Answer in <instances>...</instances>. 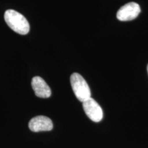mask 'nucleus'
Here are the masks:
<instances>
[{"mask_svg": "<svg viewBox=\"0 0 148 148\" xmlns=\"http://www.w3.org/2000/svg\"><path fill=\"white\" fill-rule=\"evenodd\" d=\"M4 19L7 25L14 32L19 34H27L29 31V24L26 18L17 11L8 10L5 12Z\"/></svg>", "mask_w": 148, "mask_h": 148, "instance_id": "obj_1", "label": "nucleus"}, {"mask_svg": "<svg viewBox=\"0 0 148 148\" xmlns=\"http://www.w3.org/2000/svg\"><path fill=\"white\" fill-rule=\"evenodd\" d=\"M70 82L74 94L79 101L83 102L91 97L89 86L80 74L73 73L70 77Z\"/></svg>", "mask_w": 148, "mask_h": 148, "instance_id": "obj_2", "label": "nucleus"}, {"mask_svg": "<svg viewBox=\"0 0 148 148\" xmlns=\"http://www.w3.org/2000/svg\"><path fill=\"white\" fill-rule=\"evenodd\" d=\"M82 106L86 115L94 122H99L103 118V110L95 99L90 97L83 101Z\"/></svg>", "mask_w": 148, "mask_h": 148, "instance_id": "obj_3", "label": "nucleus"}, {"mask_svg": "<svg viewBox=\"0 0 148 148\" xmlns=\"http://www.w3.org/2000/svg\"><path fill=\"white\" fill-rule=\"evenodd\" d=\"M140 8L138 3L130 2L121 7L116 13V18L121 21H131L138 16Z\"/></svg>", "mask_w": 148, "mask_h": 148, "instance_id": "obj_4", "label": "nucleus"}, {"mask_svg": "<svg viewBox=\"0 0 148 148\" xmlns=\"http://www.w3.org/2000/svg\"><path fill=\"white\" fill-rule=\"evenodd\" d=\"M29 128L34 132L41 131H50L53 128V123L49 117L45 116H36L29 122Z\"/></svg>", "mask_w": 148, "mask_h": 148, "instance_id": "obj_5", "label": "nucleus"}, {"mask_svg": "<svg viewBox=\"0 0 148 148\" xmlns=\"http://www.w3.org/2000/svg\"><path fill=\"white\" fill-rule=\"evenodd\" d=\"M32 87L37 97L48 98L51 96V91L49 86L42 77H34L32 79Z\"/></svg>", "mask_w": 148, "mask_h": 148, "instance_id": "obj_6", "label": "nucleus"}, {"mask_svg": "<svg viewBox=\"0 0 148 148\" xmlns=\"http://www.w3.org/2000/svg\"><path fill=\"white\" fill-rule=\"evenodd\" d=\"M147 72H148V64H147Z\"/></svg>", "mask_w": 148, "mask_h": 148, "instance_id": "obj_7", "label": "nucleus"}]
</instances>
